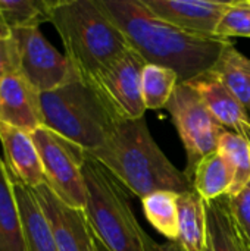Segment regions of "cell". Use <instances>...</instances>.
<instances>
[{
    "instance_id": "obj_1",
    "label": "cell",
    "mask_w": 250,
    "mask_h": 251,
    "mask_svg": "<svg viewBox=\"0 0 250 251\" xmlns=\"http://www.w3.org/2000/svg\"><path fill=\"white\" fill-rule=\"evenodd\" d=\"M146 63L169 68L180 82L208 74L230 40L186 32L153 16L141 0H97Z\"/></svg>"
},
{
    "instance_id": "obj_2",
    "label": "cell",
    "mask_w": 250,
    "mask_h": 251,
    "mask_svg": "<svg viewBox=\"0 0 250 251\" xmlns=\"http://www.w3.org/2000/svg\"><path fill=\"white\" fill-rule=\"evenodd\" d=\"M90 156L140 200L155 191L183 194L193 190L192 178L165 156L144 118L119 121L106 143Z\"/></svg>"
},
{
    "instance_id": "obj_3",
    "label": "cell",
    "mask_w": 250,
    "mask_h": 251,
    "mask_svg": "<svg viewBox=\"0 0 250 251\" xmlns=\"http://www.w3.org/2000/svg\"><path fill=\"white\" fill-rule=\"evenodd\" d=\"M55 26L78 75L91 81L119 59L130 44L97 0H50Z\"/></svg>"
},
{
    "instance_id": "obj_4",
    "label": "cell",
    "mask_w": 250,
    "mask_h": 251,
    "mask_svg": "<svg viewBox=\"0 0 250 251\" xmlns=\"http://www.w3.org/2000/svg\"><path fill=\"white\" fill-rule=\"evenodd\" d=\"M83 176L87 191L84 213L93 234L108 250L155 251L158 243L140 226L130 203V191L87 153Z\"/></svg>"
},
{
    "instance_id": "obj_5",
    "label": "cell",
    "mask_w": 250,
    "mask_h": 251,
    "mask_svg": "<svg viewBox=\"0 0 250 251\" xmlns=\"http://www.w3.org/2000/svg\"><path fill=\"white\" fill-rule=\"evenodd\" d=\"M43 124L87 154L99 150L119 122L91 81L80 75L40 94Z\"/></svg>"
},
{
    "instance_id": "obj_6",
    "label": "cell",
    "mask_w": 250,
    "mask_h": 251,
    "mask_svg": "<svg viewBox=\"0 0 250 251\" xmlns=\"http://www.w3.org/2000/svg\"><path fill=\"white\" fill-rule=\"evenodd\" d=\"M177 128L187 156L186 174L192 178L197 163L212 151L225 128H222L205 106L202 97L190 82H178L167 107Z\"/></svg>"
},
{
    "instance_id": "obj_7",
    "label": "cell",
    "mask_w": 250,
    "mask_h": 251,
    "mask_svg": "<svg viewBox=\"0 0 250 251\" xmlns=\"http://www.w3.org/2000/svg\"><path fill=\"white\" fill-rule=\"evenodd\" d=\"M31 137L41 159L46 184L65 204L84 210L87 204L83 176L85 151L46 126L35 129Z\"/></svg>"
},
{
    "instance_id": "obj_8",
    "label": "cell",
    "mask_w": 250,
    "mask_h": 251,
    "mask_svg": "<svg viewBox=\"0 0 250 251\" xmlns=\"http://www.w3.org/2000/svg\"><path fill=\"white\" fill-rule=\"evenodd\" d=\"M18 50L19 74L41 94L53 91L78 76L71 60L55 49L40 26L9 31Z\"/></svg>"
},
{
    "instance_id": "obj_9",
    "label": "cell",
    "mask_w": 250,
    "mask_h": 251,
    "mask_svg": "<svg viewBox=\"0 0 250 251\" xmlns=\"http://www.w3.org/2000/svg\"><path fill=\"white\" fill-rule=\"evenodd\" d=\"M144 65L146 60L130 47L108 69L91 79L119 121L144 118L146 107L141 96Z\"/></svg>"
},
{
    "instance_id": "obj_10",
    "label": "cell",
    "mask_w": 250,
    "mask_h": 251,
    "mask_svg": "<svg viewBox=\"0 0 250 251\" xmlns=\"http://www.w3.org/2000/svg\"><path fill=\"white\" fill-rule=\"evenodd\" d=\"M52 228L59 251H96L94 234L84 210L65 204L44 182L31 188Z\"/></svg>"
},
{
    "instance_id": "obj_11",
    "label": "cell",
    "mask_w": 250,
    "mask_h": 251,
    "mask_svg": "<svg viewBox=\"0 0 250 251\" xmlns=\"http://www.w3.org/2000/svg\"><path fill=\"white\" fill-rule=\"evenodd\" d=\"M156 18L196 35L217 37L218 24L231 1L208 0H141Z\"/></svg>"
},
{
    "instance_id": "obj_12",
    "label": "cell",
    "mask_w": 250,
    "mask_h": 251,
    "mask_svg": "<svg viewBox=\"0 0 250 251\" xmlns=\"http://www.w3.org/2000/svg\"><path fill=\"white\" fill-rule=\"evenodd\" d=\"M0 122L29 134L44 126L40 93L21 74L0 81Z\"/></svg>"
},
{
    "instance_id": "obj_13",
    "label": "cell",
    "mask_w": 250,
    "mask_h": 251,
    "mask_svg": "<svg viewBox=\"0 0 250 251\" xmlns=\"http://www.w3.org/2000/svg\"><path fill=\"white\" fill-rule=\"evenodd\" d=\"M0 144L4 163L13 179L28 188H37L46 182L41 159L29 132L0 122Z\"/></svg>"
},
{
    "instance_id": "obj_14",
    "label": "cell",
    "mask_w": 250,
    "mask_h": 251,
    "mask_svg": "<svg viewBox=\"0 0 250 251\" xmlns=\"http://www.w3.org/2000/svg\"><path fill=\"white\" fill-rule=\"evenodd\" d=\"M190 84L199 93L205 106L222 128L245 137L250 125L249 113L217 76L208 72L190 81Z\"/></svg>"
},
{
    "instance_id": "obj_15",
    "label": "cell",
    "mask_w": 250,
    "mask_h": 251,
    "mask_svg": "<svg viewBox=\"0 0 250 251\" xmlns=\"http://www.w3.org/2000/svg\"><path fill=\"white\" fill-rule=\"evenodd\" d=\"M12 181L22 219L27 251H59L49 221L31 188L25 187L13 178Z\"/></svg>"
},
{
    "instance_id": "obj_16",
    "label": "cell",
    "mask_w": 250,
    "mask_h": 251,
    "mask_svg": "<svg viewBox=\"0 0 250 251\" xmlns=\"http://www.w3.org/2000/svg\"><path fill=\"white\" fill-rule=\"evenodd\" d=\"M177 244L184 251H206L209 247L205 201L194 190L178 196Z\"/></svg>"
},
{
    "instance_id": "obj_17",
    "label": "cell",
    "mask_w": 250,
    "mask_h": 251,
    "mask_svg": "<svg viewBox=\"0 0 250 251\" xmlns=\"http://www.w3.org/2000/svg\"><path fill=\"white\" fill-rule=\"evenodd\" d=\"M0 251H27L12 175L0 156Z\"/></svg>"
},
{
    "instance_id": "obj_18",
    "label": "cell",
    "mask_w": 250,
    "mask_h": 251,
    "mask_svg": "<svg viewBox=\"0 0 250 251\" xmlns=\"http://www.w3.org/2000/svg\"><path fill=\"white\" fill-rule=\"evenodd\" d=\"M233 178L234 175L230 163L218 150H215L197 163L192 176L193 190L203 201H214L230 194Z\"/></svg>"
},
{
    "instance_id": "obj_19",
    "label": "cell",
    "mask_w": 250,
    "mask_h": 251,
    "mask_svg": "<svg viewBox=\"0 0 250 251\" xmlns=\"http://www.w3.org/2000/svg\"><path fill=\"white\" fill-rule=\"evenodd\" d=\"M243 104L250 116V59L230 41L209 71Z\"/></svg>"
},
{
    "instance_id": "obj_20",
    "label": "cell",
    "mask_w": 250,
    "mask_h": 251,
    "mask_svg": "<svg viewBox=\"0 0 250 251\" xmlns=\"http://www.w3.org/2000/svg\"><path fill=\"white\" fill-rule=\"evenodd\" d=\"M178 196L171 191H155L141 199L146 219L169 243L178 240Z\"/></svg>"
},
{
    "instance_id": "obj_21",
    "label": "cell",
    "mask_w": 250,
    "mask_h": 251,
    "mask_svg": "<svg viewBox=\"0 0 250 251\" xmlns=\"http://www.w3.org/2000/svg\"><path fill=\"white\" fill-rule=\"evenodd\" d=\"M208 216V237L212 251H242V244L233 225L230 197L222 196L214 201H205Z\"/></svg>"
},
{
    "instance_id": "obj_22",
    "label": "cell",
    "mask_w": 250,
    "mask_h": 251,
    "mask_svg": "<svg viewBox=\"0 0 250 251\" xmlns=\"http://www.w3.org/2000/svg\"><path fill=\"white\" fill-rule=\"evenodd\" d=\"M178 82L175 71L146 63L141 71V96L146 110L165 109Z\"/></svg>"
},
{
    "instance_id": "obj_23",
    "label": "cell",
    "mask_w": 250,
    "mask_h": 251,
    "mask_svg": "<svg viewBox=\"0 0 250 251\" xmlns=\"http://www.w3.org/2000/svg\"><path fill=\"white\" fill-rule=\"evenodd\" d=\"M218 151L227 159L233 169V185L230 197L239 194L250 182V143L240 134L224 131L218 143Z\"/></svg>"
},
{
    "instance_id": "obj_24",
    "label": "cell",
    "mask_w": 250,
    "mask_h": 251,
    "mask_svg": "<svg viewBox=\"0 0 250 251\" xmlns=\"http://www.w3.org/2000/svg\"><path fill=\"white\" fill-rule=\"evenodd\" d=\"M50 0H0V28L12 31L49 21Z\"/></svg>"
},
{
    "instance_id": "obj_25",
    "label": "cell",
    "mask_w": 250,
    "mask_h": 251,
    "mask_svg": "<svg viewBox=\"0 0 250 251\" xmlns=\"http://www.w3.org/2000/svg\"><path fill=\"white\" fill-rule=\"evenodd\" d=\"M218 38L230 40L233 37L250 38V0H236L222 15L217 34Z\"/></svg>"
},
{
    "instance_id": "obj_26",
    "label": "cell",
    "mask_w": 250,
    "mask_h": 251,
    "mask_svg": "<svg viewBox=\"0 0 250 251\" xmlns=\"http://www.w3.org/2000/svg\"><path fill=\"white\" fill-rule=\"evenodd\" d=\"M230 212L240 244L250 251V182L239 194L230 197Z\"/></svg>"
},
{
    "instance_id": "obj_27",
    "label": "cell",
    "mask_w": 250,
    "mask_h": 251,
    "mask_svg": "<svg viewBox=\"0 0 250 251\" xmlns=\"http://www.w3.org/2000/svg\"><path fill=\"white\" fill-rule=\"evenodd\" d=\"M15 74H19L16 44L12 34L0 28V81Z\"/></svg>"
},
{
    "instance_id": "obj_28",
    "label": "cell",
    "mask_w": 250,
    "mask_h": 251,
    "mask_svg": "<svg viewBox=\"0 0 250 251\" xmlns=\"http://www.w3.org/2000/svg\"><path fill=\"white\" fill-rule=\"evenodd\" d=\"M155 251H184L177 243H165V244H156Z\"/></svg>"
},
{
    "instance_id": "obj_29",
    "label": "cell",
    "mask_w": 250,
    "mask_h": 251,
    "mask_svg": "<svg viewBox=\"0 0 250 251\" xmlns=\"http://www.w3.org/2000/svg\"><path fill=\"white\" fill-rule=\"evenodd\" d=\"M94 246H96V251H109L108 250V247H106L96 235H94Z\"/></svg>"
},
{
    "instance_id": "obj_30",
    "label": "cell",
    "mask_w": 250,
    "mask_h": 251,
    "mask_svg": "<svg viewBox=\"0 0 250 251\" xmlns=\"http://www.w3.org/2000/svg\"><path fill=\"white\" fill-rule=\"evenodd\" d=\"M245 137L249 140V143H250V125H249V128H248V131H246V134H245Z\"/></svg>"
},
{
    "instance_id": "obj_31",
    "label": "cell",
    "mask_w": 250,
    "mask_h": 251,
    "mask_svg": "<svg viewBox=\"0 0 250 251\" xmlns=\"http://www.w3.org/2000/svg\"><path fill=\"white\" fill-rule=\"evenodd\" d=\"M206 251H212V250H211V247H208V250Z\"/></svg>"
},
{
    "instance_id": "obj_32",
    "label": "cell",
    "mask_w": 250,
    "mask_h": 251,
    "mask_svg": "<svg viewBox=\"0 0 250 251\" xmlns=\"http://www.w3.org/2000/svg\"><path fill=\"white\" fill-rule=\"evenodd\" d=\"M242 251H248V250H245V249H243V246H242Z\"/></svg>"
},
{
    "instance_id": "obj_33",
    "label": "cell",
    "mask_w": 250,
    "mask_h": 251,
    "mask_svg": "<svg viewBox=\"0 0 250 251\" xmlns=\"http://www.w3.org/2000/svg\"><path fill=\"white\" fill-rule=\"evenodd\" d=\"M245 250H246V249H245Z\"/></svg>"
}]
</instances>
